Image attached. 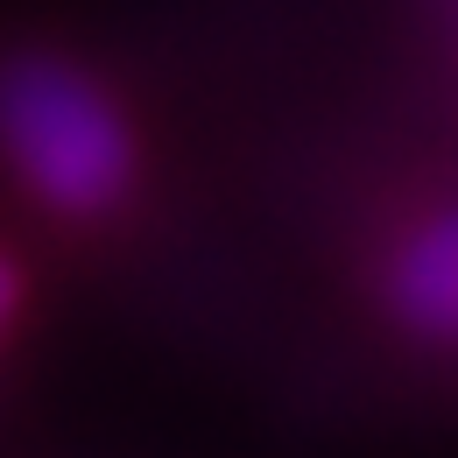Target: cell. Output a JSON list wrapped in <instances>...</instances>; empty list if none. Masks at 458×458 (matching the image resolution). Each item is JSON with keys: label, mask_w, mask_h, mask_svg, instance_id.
<instances>
[{"label": "cell", "mask_w": 458, "mask_h": 458, "mask_svg": "<svg viewBox=\"0 0 458 458\" xmlns=\"http://www.w3.org/2000/svg\"><path fill=\"white\" fill-rule=\"evenodd\" d=\"M0 141L57 212H99L127 183V127L85 71L21 57L0 71Z\"/></svg>", "instance_id": "6da1fadb"}, {"label": "cell", "mask_w": 458, "mask_h": 458, "mask_svg": "<svg viewBox=\"0 0 458 458\" xmlns=\"http://www.w3.org/2000/svg\"><path fill=\"white\" fill-rule=\"evenodd\" d=\"M7 310H14V268L0 261V325H7Z\"/></svg>", "instance_id": "3957f363"}, {"label": "cell", "mask_w": 458, "mask_h": 458, "mask_svg": "<svg viewBox=\"0 0 458 458\" xmlns=\"http://www.w3.org/2000/svg\"><path fill=\"white\" fill-rule=\"evenodd\" d=\"M395 310L423 339H458V212H437L402 240Z\"/></svg>", "instance_id": "7a4b0ae2"}]
</instances>
